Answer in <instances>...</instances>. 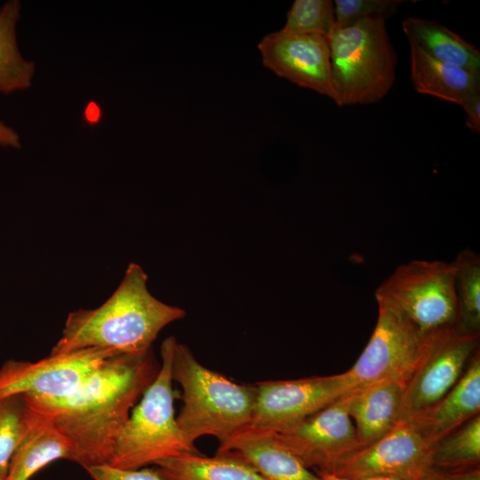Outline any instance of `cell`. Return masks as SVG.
Segmentation results:
<instances>
[{
  "mask_svg": "<svg viewBox=\"0 0 480 480\" xmlns=\"http://www.w3.org/2000/svg\"><path fill=\"white\" fill-rule=\"evenodd\" d=\"M426 480H480L478 468L463 470H441L434 468Z\"/></svg>",
  "mask_w": 480,
  "mask_h": 480,
  "instance_id": "obj_28",
  "label": "cell"
},
{
  "mask_svg": "<svg viewBox=\"0 0 480 480\" xmlns=\"http://www.w3.org/2000/svg\"><path fill=\"white\" fill-rule=\"evenodd\" d=\"M434 468L463 470L480 464V414L430 446Z\"/></svg>",
  "mask_w": 480,
  "mask_h": 480,
  "instance_id": "obj_22",
  "label": "cell"
},
{
  "mask_svg": "<svg viewBox=\"0 0 480 480\" xmlns=\"http://www.w3.org/2000/svg\"><path fill=\"white\" fill-rule=\"evenodd\" d=\"M466 112V125L480 132V92H476L460 106Z\"/></svg>",
  "mask_w": 480,
  "mask_h": 480,
  "instance_id": "obj_29",
  "label": "cell"
},
{
  "mask_svg": "<svg viewBox=\"0 0 480 480\" xmlns=\"http://www.w3.org/2000/svg\"><path fill=\"white\" fill-rule=\"evenodd\" d=\"M411 79L414 89L461 106L480 92V75L439 61L410 44Z\"/></svg>",
  "mask_w": 480,
  "mask_h": 480,
  "instance_id": "obj_18",
  "label": "cell"
},
{
  "mask_svg": "<svg viewBox=\"0 0 480 480\" xmlns=\"http://www.w3.org/2000/svg\"><path fill=\"white\" fill-rule=\"evenodd\" d=\"M263 65L276 76L336 102L328 37L283 29L258 44Z\"/></svg>",
  "mask_w": 480,
  "mask_h": 480,
  "instance_id": "obj_13",
  "label": "cell"
},
{
  "mask_svg": "<svg viewBox=\"0 0 480 480\" xmlns=\"http://www.w3.org/2000/svg\"><path fill=\"white\" fill-rule=\"evenodd\" d=\"M440 332L424 334L396 312L378 304L372 333L357 360L345 372L350 390L387 380L405 386Z\"/></svg>",
  "mask_w": 480,
  "mask_h": 480,
  "instance_id": "obj_7",
  "label": "cell"
},
{
  "mask_svg": "<svg viewBox=\"0 0 480 480\" xmlns=\"http://www.w3.org/2000/svg\"><path fill=\"white\" fill-rule=\"evenodd\" d=\"M163 480H267L236 454L216 452L213 457L183 453L157 461Z\"/></svg>",
  "mask_w": 480,
  "mask_h": 480,
  "instance_id": "obj_20",
  "label": "cell"
},
{
  "mask_svg": "<svg viewBox=\"0 0 480 480\" xmlns=\"http://www.w3.org/2000/svg\"><path fill=\"white\" fill-rule=\"evenodd\" d=\"M328 43L338 106L376 103L389 92L398 59L385 20L334 28Z\"/></svg>",
  "mask_w": 480,
  "mask_h": 480,
  "instance_id": "obj_5",
  "label": "cell"
},
{
  "mask_svg": "<svg viewBox=\"0 0 480 480\" xmlns=\"http://www.w3.org/2000/svg\"><path fill=\"white\" fill-rule=\"evenodd\" d=\"M159 365L152 348L108 357L70 395L53 400L25 396L50 416L70 440V460L85 469L108 464L115 442L132 408L156 378Z\"/></svg>",
  "mask_w": 480,
  "mask_h": 480,
  "instance_id": "obj_1",
  "label": "cell"
},
{
  "mask_svg": "<svg viewBox=\"0 0 480 480\" xmlns=\"http://www.w3.org/2000/svg\"><path fill=\"white\" fill-rule=\"evenodd\" d=\"M375 299L424 334L459 324L452 261L414 260L401 264L378 286Z\"/></svg>",
  "mask_w": 480,
  "mask_h": 480,
  "instance_id": "obj_6",
  "label": "cell"
},
{
  "mask_svg": "<svg viewBox=\"0 0 480 480\" xmlns=\"http://www.w3.org/2000/svg\"><path fill=\"white\" fill-rule=\"evenodd\" d=\"M477 414H480L479 349L454 387L407 421L431 446Z\"/></svg>",
  "mask_w": 480,
  "mask_h": 480,
  "instance_id": "obj_14",
  "label": "cell"
},
{
  "mask_svg": "<svg viewBox=\"0 0 480 480\" xmlns=\"http://www.w3.org/2000/svg\"><path fill=\"white\" fill-rule=\"evenodd\" d=\"M176 341L173 336L163 341L158 372L118 435L108 465L139 469L166 458L198 452L183 436L174 416L172 363Z\"/></svg>",
  "mask_w": 480,
  "mask_h": 480,
  "instance_id": "obj_4",
  "label": "cell"
},
{
  "mask_svg": "<svg viewBox=\"0 0 480 480\" xmlns=\"http://www.w3.org/2000/svg\"><path fill=\"white\" fill-rule=\"evenodd\" d=\"M404 387L387 380L343 395L361 447L381 438L401 421Z\"/></svg>",
  "mask_w": 480,
  "mask_h": 480,
  "instance_id": "obj_15",
  "label": "cell"
},
{
  "mask_svg": "<svg viewBox=\"0 0 480 480\" xmlns=\"http://www.w3.org/2000/svg\"><path fill=\"white\" fill-rule=\"evenodd\" d=\"M148 275L130 263L113 294L100 307L70 312L51 355L85 348L110 349L118 354H142L152 348L160 331L182 319L184 309L154 297Z\"/></svg>",
  "mask_w": 480,
  "mask_h": 480,
  "instance_id": "obj_2",
  "label": "cell"
},
{
  "mask_svg": "<svg viewBox=\"0 0 480 480\" xmlns=\"http://www.w3.org/2000/svg\"><path fill=\"white\" fill-rule=\"evenodd\" d=\"M122 355L110 349L85 348L51 355L37 362H5L0 369V399L24 395L53 400L73 393L106 359Z\"/></svg>",
  "mask_w": 480,
  "mask_h": 480,
  "instance_id": "obj_9",
  "label": "cell"
},
{
  "mask_svg": "<svg viewBox=\"0 0 480 480\" xmlns=\"http://www.w3.org/2000/svg\"><path fill=\"white\" fill-rule=\"evenodd\" d=\"M30 407L28 426L11 459L4 480H28L49 463L71 458L70 440L50 416Z\"/></svg>",
  "mask_w": 480,
  "mask_h": 480,
  "instance_id": "obj_17",
  "label": "cell"
},
{
  "mask_svg": "<svg viewBox=\"0 0 480 480\" xmlns=\"http://www.w3.org/2000/svg\"><path fill=\"white\" fill-rule=\"evenodd\" d=\"M255 385L256 401L247 428L272 434L293 427L350 390L345 372Z\"/></svg>",
  "mask_w": 480,
  "mask_h": 480,
  "instance_id": "obj_8",
  "label": "cell"
},
{
  "mask_svg": "<svg viewBox=\"0 0 480 480\" xmlns=\"http://www.w3.org/2000/svg\"><path fill=\"white\" fill-rule=\"evenodd\" d=\"M20 2L9 0L0 7V92L10 94L33 84L35 63L21 55L16 36Z\"/></svg>",
  "mask_w": 480,
  "mask_h": 480,
  "instance_id": "obj_21",
  "label": "cell"
},
{
  "mask_svg": "<svg viewBox=\"0 0 480 480\" xmlns=\"http://www.w3.org/2000/svg\"><path fill=\"white\" fill-rule=\"evenodd\" d=\"M308 468L327 473L361 448L343 396L293 427L275 434Z\"/></svg>",
  "mask_w": 480,
  "mask_h": 480,
  "instance_id": "obj_12",
  "label": "cell"
},
{
  "mask_svg": "<svg viewBox=\"0 0 480 480\" xmlns=\"http://www.w3.org/2000/svg\"><path fill=\"white\" fill-rule=\"evenodd\" d=\"M402 28L410 44L430 57L480 75V52L448 28L422 18L408 17Z\"/></svg>",
  "mask_w": 480,
  "mask_h": 480,
  "instance_id": "obj_19",
  "label": "cell"
},
{
  "mask_svg": "<svg viewBox=\"0 0 480 480\" xmlns=\"http://www.w3.org/2000/svg\"><path fill=\"white\" fill-rule=\"evenodd\" d=\"M31 407L24 395L0 399V480L6 477L11 459L28 426Z\"/></svg>",
  "mask_w": 480,
  "mask_h": 480,
  "instance_id": "obj_24",
  "label": "cell"
},
{
  "mask_svg": "<svg viewBox=\"0 0 480 480\" xmlns=\"http://www.w3.org/2000/svg\"><path fill=\"white\" fill-rule=\"evenodd\" d=\"M335 8L331 0H295L286 14L284 31L329 36L335 28Z\"/></svg>",
  "mask_w": 480,
  "mask_h": 480,
  "instance_id": "obj_25",
  "label": "cell"
},
{
  "mask_svg": "<svg viewBox=\"0 0 480 480\" xmlns=\"http://www.w3.org/2000/svg\"><path fill=\"white\" fill-rule=\"evenodd\" d=\"M430 446L409 421L340 460L327 473L340 478L426 480L434 469Z\"/></svg>",
  "mask_w": 480,
  "mask_h": 480,
  "instance_id": "obj_10",
  "label": "cell"
},
{
  "mask_svg": "<svg viewBox=\"0 0 480 480\" xmlns=\"http://www.w3.org/2000/svg\"><path fill=\"white\" fill-rule=\"evenodd\" d=\"M172 376L182 388V407L176 421L189 444L204 436L223 444L249 427L257 396L255 384H237L204 367L178 340Z\"/></svg>",
  "mask_w": 480,
  "mask_h": 480,
  "instance_id": "obj_3",
  "label": "cell"
},
{
  "mask_svg": "<svg viewBox=\"0 0 480 480\" xmlns=\"http://www.w3.org/2000/svg\"><path fill=\"white\" fill-rule=\"evenodd\" d=\"M459 324L466 331H480V259L470 249L461 251L452 261Z\"/></svg>",
  "mask_w": 480,
  "mask_h": 480,
  "instance_id": "obj_23",
  "label": "cell"
},
{
  "mask_svg": "<svg viewBox=\"0 0 480 480\" xmlns=\"http://www.w3.org/2000/svg\"><path fill=\"white\" fill-rule=\"evenodd\" d=\"M322 476L324 480H396L394 478H388V477H368V478H361V479H346V478H340L332 475L329 474H318Z\"/></svg>",
  "mask_w": 480,
  "mask_h": 480,
  "instance_id": "obj_31",
  "label": "cell"
},
{
  "mask_svg": "<svg viewBox=\"0 0 480 480\" xmlns=\"http://www.w3.org/2000/svg\"><path fill=\"white\" fill-rule=\"evenodd\" d=\"M86 471L94 480H163L156 468L123 469L102 464L90 467Z\"/></svg>",
  "mask_w": 480,
  "mask_h": 480,
  "instance_id": "obj_27",
  "label": "cell"
},
{
  "mask_svg": "<svg viewBox=\"0 0 480 480\" xmlns=\"http://www.w3.org/2000/svg\"><path fill=\"white\" fill-rule=\"evenodd\" d=\"M0 146L19 148L20 139L17 132L0 121Z\"/></svg>",
  "mask_w": 480,
  "mask_h": 480,
  "instance_id": "obj_30",
  "label": "cell"
},
{
  "mask_svg": "<svg viewBox=\"0 0 480 480\" xmlns=\"http://www.w3.org/2000/svg\"><path fill=\"white\" fill-rule=\"evenodd\" d=\"M224 452L240 457L267 480H324L305 467L272 433L246 428L220 444L217 452Z\"/></svg>",
  "mask_w": 480,
  "mask_h": 480,
  "instance_id": "obj_16",
  "label": "cell"
},
{
  "mask_svg": "<svg viewBox=\"0 0 480 480\" xmlns=\"http://www.w3.org/2000/svg\"><path fill=\"white\" fill-rule=\"evenodd\" d=\"M478 349L479 333L460 324L438 332L404 387L401 420H409L445 396Z\"/></svg>",
  "mask_w": 480,
  "mask_h": 480,
  "instance_id": "obj_11",
  "label": "cell"
},
{
  "mask_svg": "<svg viewBox=\"0 0 480 480\" xmlns=\"http://www.w3.org/2000/svg\"><path fill=\"white\" fill-rule=\"evenodd\" d=\"M404 0H334L335 28L350 26L365 19L387 20L394 16Z\"/></svg>",
  "mask_w": 480,
  "mask_h": 480,
  "instance_id": "obj_26",
  "label": "cell"
}]
</instances>
